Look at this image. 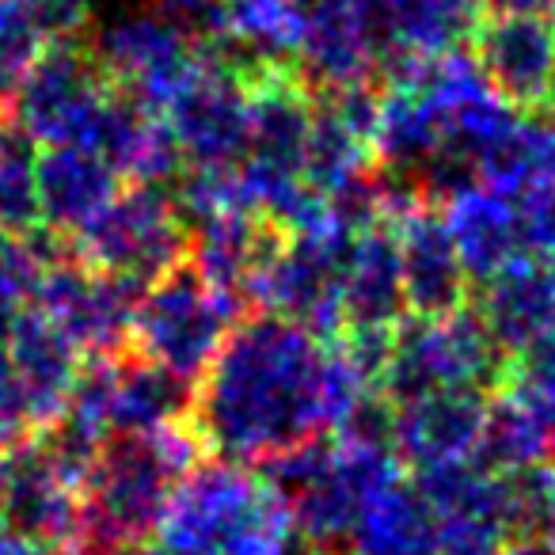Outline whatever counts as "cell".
<instances>
[{
	"label": "cell",
	"instance_id": "1",
	"mask_svg": "<svg viewBox=\"0 0 555 555\" xmlns=\"http://www.w3.org/2000/svg\"><path fill=\"white\" fill-rule=\"evenodd\" d=\"M365 388L332 339L247 309L194 380L186 426L206 456L255 468L282 449L335 434Z\"/></svg>",
	"mask_w": 555,
	"mask_h": 555
},
{
	"label": "cell",
	"instance_id": "2",
	"mask_svg": "<svg viewBox=\"0 0 555 555\" xmlns=\"http://www.w3.org/2000/svg\"><path fill=\"white\" fill-rule=\"evenodd\" d=\"M202 456L186 418L107 434L80 479V555H111L153 537L171 491Z\"/></svg>",
	"mask_w": 555,
	"mask_h": 555
},
{
	"label": "cell",
	"instance_id": "3",
	"mask_svg": "<svg viewBox=\"0 0 555 555\" xmlns=\"http://www.w3.org/2000/svg\"><path fill=\"white\" fill-rule=\"evenodd\" d=\"M156 532L176 555H286L297 537L286 499L251 464L217 456L179 479Z\"/></svg>",
	"mask_w": 555,
	"mask_h": 555
},
{
	"label": "cell",
	"instance_id": "4",
	"mask_svg": "<svg viewBox=\"0 0 555 555\" xmlns=\"http://www.w3.org/2000/svg\"><path fill=\"white\" fill-rule=\"evenodd\" d=\"M506 377L509 358L491 339L483 320L464 305L441 320L403 317L396 324L377 392L400 408L441 388H472L491 396L506 385Z\"/></svg>",
	"mask_w": 555,
	"mask_h": 555
},
{
	"label": "cell",
	"instance_id": "5",
	"mask_svg": "<svg viewBox=\"0 0 555 555\" xmlns=\"http://www.w3.org/2000/svg\"><path fill=\"white\" fill-rule=\"evenodd\" d=\"M244 312V305L217 294L183 259L145 286L138 312H133L130 350L153 358L156 365H164L194 388V380L206 373V365L221 350L224 335Z\"/></svg>",
	"mask_w": 555,
	"mask_h": 555
},
{
	"label": "cell",
	"instance_id": "6",
	"mask_svg": "<svg viewBox=\"0 0 555 555\" xmlns=\"http://www.w3.org/2000/svg\"><path fill=\"white\" fill-rule=\"evenodd\" d=\"M186 240L168 183H122L69 244L85 267L149 286L186 259Z\"/></svg>",
	"mask_w": 555,
	"mask_h": 555
},
{
	"label": "cell",
	"instance_id": "7",
	"mask_svg": "<svg viewBox=\"0 0 555 555\" xmlns=\"http://www.w3.org/2000/svg\"><path fill=\"white\" fill-rule=\"evenodd\" d=\"M350 244L354 232L335 221L286 236L251 278L247 305L305 324L320 339H335L343 332V270Z\"/></svg>",
	"mask_w": 555,
	"mask_h": 555
},
{
	"label": "cell",
	"instance_id": "8",
	"mask_svg": "<svg viewBox=\"0 0 555 555\" xmlns=\"http://www.w3.org/2000/svg\"><path fill=\"white\" fill-rule=\"evenodd\" d=\"M111 85L115 80L103 73L85 39L47 42L16 85L4 118L16 122L35 145H65V141L85 145L88 126L100 115Z\"/></svg>",
	"mask_w": 555,
	"mask_h": 555
},
{
	"label": "cell",
	"instance_id": "9",
	"mask_svg": "<svg viewBox=\"0 0 555 555\" xmlns=\"http://www.w3.org/2000/svg\"><path fill=\"white\" fill-rule=\"evenodd\" d=\"M141 294H145L141 282L92 270L69 251L39 270L31 309L54 320L85 354L115 358L130 350Z\"/></svg>",
	"mask_w": 555,
	"mask_h": 555
},
{
	"label": "cell",
	"instance_id": "10",
	"mask_svg": "<svg viewBox=\"0 0 555 555\" xmlns=\"http://www.w3.org/2000/svg\"><path fill=\"white\" fill-rule=\"evenodd\" d=\"M88 47L103 73L153 115H164V107L198 69L194 35L160 12H133L115 20Z\"/></svg>",
	"mask_w": 555,
	"mask_h": 555
},
{
	"label": "cell",
	"instance_id": "11",
	"mask_svg": "<svg viewBox=\"0 0 555 555\" xmlns=\"http://www.w3.org/2000/svg\"><path fill=\"white\" fill-rule=\"evenodd\" d=\"M400 479L403 464L396 449L335 438L324 468L286 502L289 517H294V532L309 540L312 547L339 544L354 532L365 506Z\"/></svg>",
	"mask_w": 555,
	"mask_h": 555
},
{
	"label": "cell",
	"instance_id": "12",
	"mask_svg": "<svg viewBox=\"0 0 555 555\" xmlns=\"http://www.w3.org/2000/svg\"><path fill=\"white\" fill-rule=\"evenodd\" d=\"M0 521L31 544L80 555V487L50 461L35 434L0 449Z\"/></svg>",
	"mask_w": 555,
	"mask_h": 555
},
{
	"label": "cell",
	"instance_id": "13",
	"mask_svg": "<svg viewBox=\"0 0 555 555\" xmlns=\"http://www.w3.org/2000/svg\"><path fill=\"white\" fill-rule=\"evenodd\" d=\"M415 491L430 506L441 555H494L509 537L506 479L476 461L415 472Z\"/></svg>",
	"mask_w": 555,
	"mask_h": 555
},
{
	"label": "cell",
	"instance_id": "14",
	"mask_svg": "<svg viewBox=\"0 0 555 555\" xmlns=\"http://www.w3.org/2000/svg\"><path fill=\"white\" fill-rule=\"evenodd\" d=\"M198 50V47H194ZM183 164L198 168H240L247 153V85L217 69L198 54L194 77L164 107Z\"/></svg>",
	"mask_w": 555,
	"mask_h": 555
},
{
	"label": "cell",
	"instance_id": "15",
	"mask_svg": "<svg viewBox=\"0 0 555 555\" xmlns=\"http://www.w3.org/2000/svg\"><path fill=\"white\" fill-rule=\"evenodd\" d=\"M468 54L483 85L514 111H537L555 85V27L544 12H483Z\"/></svg>",
	"mask_w": 555,
	"mask_h": 555
},
{
	"label": "cell",
	"instance_id": "16",
	"mask_svg": "<svg viewBox=\"0 0 555 555\" xmlns=\"http://www.w3.org/2000/svg\"><path fill=\"white\" fill-rule=\"evenodd\" d=\"M400 244V274L408 317L441 320L464 309L472 297V278L456 251L446 214L434 202H418L396 224H388Z\"/></svg>",
	"mask_w": 555,
	"mask_h": 555
},
{
	"label": "cell",
	"instance_id": "17",
	"mask_svg": "<svg viewBox=\"0 0 555 555\" xmlns=\"http://www.w3.org/2000/svg\"><path fill=\"white\" fill-rule=\"evenodd\" d=\"M487 415V392L441 388L400 403L392 418V449L403 468L426 472L441 464L472 461Z\"/></svg>",
	"mask_w": 555,
	"mask_h": 555
},
{
	"label": "cell",
	"instance_id": "18",
	"mask_svg": "<svg viewBox=\"0 0 555 555\" xmlns=\"http://www.w3.org/2000/svg\"><path fill=\"white\" fill-rule=\"evenodd\" d=\"M468 309L483 320L502 354L514 358L540 335L555 332V270L540 255H521L472 286Z\"/></svg>",
	"mask_w": 555,
	"mask_h": 555
},
{
	"label": "cell",
	"instance_id": "19",
	"mask_svg": "<svg viewBox=\"0 0 555 555\" xmlns=\"http://www.w3.org/2000/svg\"><path fill=\"white\" fill-rule=\"evenodd\" d=\"M286 240V232L270 224L259 209L236 206L191 224L186 240V262L206 278L217 294L232 297L247 309V289L262 262L274 255V247Z\"/></svg>",
	"mask_w": 555,
	"mask_h": 555
},
{
	"label": "cell",
	"instance_id": "20",
	"mask_svg": "<svg viewBox=\"0 0 555 555\" xmlns=\"http://www.w3.org/2000/svg\"><path fill=\"white\" fill-rule=\"evenodd\" d=\"M4 354L12 362L20 392H24L27 415H31L35 430H42L69 403L73 380L85 365V350L54 320L27 305L4 339Z\"/></svg>",
	"mask_w": 555,
	"mask_h": 555
},
{
	"label": "cell",
	"instance_id": "21",
	"mask_svg": "<svg viewBox=\"0 0 555 555\" xmlns=\"http://www.w3.org/2000/svg\"><path fill=\"white\" fill-rule=\"evenodd\" d=\"M35 186H39L42 224L50 232H57V236L73 240L115 198L118 186H122V176L92 145L65 141V145H39Z\"/></svg>",
	"mask_w": 555,
	"mask_h": 555
},
{
	"label": "cell",
	"instance_id": "22",
	"mask_svg": "<svg viewBox=\"0 0 555 555\" xmlns=\"http://www.w3.org/2000/svg\"><path fill=\"white\" fill-rule=\"evenodd\" d=\"M441 214H446V224L456 240V251H461L472 286L487 282L521 255H532L521 202L506 198L491 186L476 183L468 191L453 194L441 206Z\"/></svg>",
	"mask_w": 555,
	"mask_h": 555
},
{
	"label": "cell",
	"instance_id": "23",
	"mask_svg": "<svg viewBox=\"0 0 555 555\" xmlns=\"http://www.w3.org/2000/svg\"><path fill=\"white\" fill-rule=\"evenodd\" d=\"M373 35H377V65L388 54L438 57L464 50L483 20L479 0H365Z\"/></svg>",
	"mask_w": 555,
	"mask_h": 555
},
{
	"label": "cell",
	"instance_id": "24",
	"mask_svg": "<svg viewBox=\"0 0 555 555\" xmlns=\"http://www.w3.org/2000/svg\"><path fill=\"white\" fill-rule=\"evenodd\" d=\"M403 317H408V301H403L396 232L388 224L354 232L347 270H343V327L396 332Z\"/></svg>",
	"mask_w": 555,
	"mask_h": 555
},
{
	"label": "cell",
	"instance_id": "25",
	"mask_svg": "<svg viewBox=\"0 0 555 555\" xmlns=\"http://www.w3.org/2000/svg\"><path fill=\"white\" fill-rule=\"evenodd\" d=\"M191 408V385L156 365L153 358L126 350L115 358L111 370V400H107V430H156L186 418Z\"/></svg>",
	"mask_w": 555,
	"mask_h": 555
},
{
	"label": "cell",
	"instance_id": "26",
	"mask_svg": "<svg viewBox=\"0 0 555 555\" xmlns=\"http://www.w3.org/2000/svg\"><path fill=\"white\" fill-rule=\"evenodd\" d=\"M441 145H446V130H441L438 107L415 88L385 85L377 130H373V164L415 176Z\"/></svg>",
	"mask_w": 555,
	"mask_h": 555
},
{
	"label": "cell",
	"instance_id": "27",
	"mask_svg": "<svg viewBox=\"0 0 555 555\" xmlns=\"http://www.w3.org/2000/svg\"><path fill=\"white\" fill-rule=\"evenodd\" d=\"M350 555H441L434 517L415 483L400 479L365 506L350 532Z\"/></svg>",
	"mask_w": 555,
	"mask_h": 555
},
{
	"label": "cell",
	"instance_id": "28",
	"mask_svg": "<svg viewBox=\"0 0 555 555\" xmlns=\"http://www.w3.org/2000/svg\"><path fill=\"white\" fill-rule=\"evenodd\" d=\"M209 31L244 47L267 69L294 65L301 12L294 0H217Z\"/></svg>",
	"mask_w": 555,
	"mask_h": 555
},
{
	"label": "cell",
	"instance_id": "29",
	"mask_svg": "<svg viewBox=\"0 0 555 555\" xmlns=\"http://www.w3.org/2000/svg\"><path fill=\"white\" fill-rule=\"evenodd\" d=\"M547 456H552V441H547L540 418L529 411V403L517 392H509L506 385L487 396L483 430H479V446L472 461L494 476H509V472L529 468Z\"/></svg>",
	"mask_w": 555,
	"mask_h": 555
},
{
	"label": "cell",
	"instance_id": "30",
	"mask_svg": "<svg viewBox=\"0 0 555 555\" xmlns=\"http://www.w3.org/2000/svg\"><path fill=\"white\" fill-rule=\"evenodd\" d=\"M39 145L16 122H0V232L24 236L39 229V186H35Z\"/></svg>",
	"mask_w": 555,
	"mask_h": 555
},
{
	"label": "cell",
	"instance_id": "31",
	"mask_svg": "<svg viewBox=\"0 0 555 555\" xmlns=\"http://www.w3.org/2000/svg\"><path fill=\"white\" fill-rule=\"evenodd\" d=\"M502 479H506L509 537L529 540L555 555V456L517 468Z\"/></svg>",
	"mask_w": 555,
	"mask_h": 555
},
{
	"label": "cell",
	"instance_id": "32",
	"mask_svg": "<svg viewBox=\"0 0 555 555\" xmlns=\"http://www.w3.org/2000/svg\"><path fill=\"white\" fill-rule=\"evenodd\" d=\"M42 47H47V35L35 24L27 0H0V111L4 115H9L16 85L42 54Z\"/></svg>",
	"mask_w": 555,
	"mask_h": 555
},
{
	"label": "cell",
	"instance_id": "33",
	"mask_svg": "<svg viewBox=\"0 0 555 555\" xmlns=\"http://www.w3.org/2000/svg\"><path fill=\"white\" fill-rule=\"evenodd\" d=\"M39 270L42 262L35 255V247L27 244V236L0 232V343L9 339L20 312L31 305V289Z\"/></svg>",
	"mask_w": 555,
	"mask_h": 555
},
{
	"label": "cell",
	"instance_id": "34",
	"mask_svg": "<svg viewBox=\"0 0 555 555\" xmlns=\"http://www.w3.org/2000/svg\"><path fill=\"white\" fill-rule=\"evenodd\" d=\"M35 423L27 415L24 392L16 385V373H12V362L4 354V343H0V449L16 446V441L31 438Z\"/></svg>",
	"mask_w": 555,
	"mask_h": 555
},
{
	"label": "cell",
	"instance_id": "35",
	"mask_svg": "<svg viewBox=\"0 0 555 555\" xmlns=\"http://www.w3.org/2000/svg\"><path fill=\"white\" fill-rule=\"evenodd\" d=\"M35 24L47 35V42L80 39L88 24V0H27Z\"/></svg>",
	"mask_w": 555,
	"mask_h": 555
},
{
	"label": "cell",
	"instance_id": "36",
	"mask_svg": "<svg viewBox=\"0 0 555 555\" xmlns=\"http://www.w3.org/2000/svg\"><path fill=\"white\" fill-rule=\"evenodd\" d=\"M0 555H62V552H50L42 544H31V540L16 537L9 525L0 521Z\"/></svg>",
	"mask_w": 555,
	"mask_h": 555
},
{
	"label": "cell",
	"instance_id": "37",
	"mask_svg": "<svg viewBox=\"0 0 555 555\" xmlns=\"http://www.w3.org/2000/svg\"><path fill=\"white\" fill-rule=\"evenodd\" d=\"M552 0H479V9L487 16H499V12H547Z\"/></svg>",
	"mask_w": 555,
	"mask_h": 555
},
{
	"label": "cell",
	"instance_id": "38",
	"mask_svg": "<svg viewBox=\"0 0 555 555\" xmlns=\"http://www.w3.org/2000/svg\"><path fill=\"white\" fill-rule=\"evenodd\" d=\"M111 555H176L171 547L164 544H153V540H141V544H130V547H118V552Z\"/></svg>",
	"mask_w": 555,
	"mask_h": 555
},
{
	"label": "cell",
	"instance_id": "39",
	"mask_svg": "<svg viewBox=\"0 0 555 555\" xmlns=\"http://www.w3.org/2000/svg\"><path fill=\"white\" fill-rule=\"evenodd\" d=\"M494 555H547V552L537 544H529V540H506Z\"/></svg>",
	"mask_w": 555,
	"mask_h": 555
},
{
	"label": "cell",
	"instance_id": "40",
	"mask_svg": "<svg viewBox=\"0 0 555 555\" xmlns=\"http://www.w3.org/2000/svg\"><path fill=\"white\" fill-rule=\"evenodd\" d=\"M164 12H198V9H206L209 0H156Z\"/></svg>",
	"mask_w": 555,
	"mask_h": 555
},
{
	"label": "cell",
	"instance_id": "41",
	"mask_svg": "<svg viewBox=\"0 0 555 555\" xmlns=\"http://www.w3.org/2000/svg\"><path fill=\"white\" fill-rule=\"evenodd\" d=\"M312 555H350V552H343L339 544H320V547H317V552H312Z\"/></svg>",
	"mask_w": 555,
	"mask_h": 555
},
{
	"label": "cell",
	"instance_id": "42",
	"mask_svg": "<svg viewBox=\"0 0 555 555\" xmlns=\"http://www.w3.org/2000/svg\"><path fill=\"white\" fill-rule=\"evenodd\" d=\"M544 16H547V24L555 27V0H552V4H547V12H544Z\"/></svg>",
	"mask_w": 555,
	"mask_h": 555
},
{
	"label": "cell",
	"instance_id": "43",
	"mask_svg": "<svg viewBox=\"0 0 555 555\" xmlns=\"http://www.w3.org/2000/svg\"><path fill=\"white\" fill-rule=\"evenodd\" d=\"M0 122H4V111H0Z\"/></svg>",
	"mask_w": 555,
	"mask_h": 555
}]
</instances>
